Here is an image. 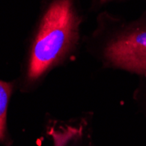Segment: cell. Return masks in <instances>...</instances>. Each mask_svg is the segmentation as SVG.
I'll list each match as a JSON object with an SVG mask.
<instances>
[{"label":"cell","instance_id":"cell-1","mask_svg":"<svg viewBox=\"0 0 146 146\" xmlns=\"http://www.w3.org/2000/svg\"><path fill=\"white\" fill-rule=\"evenodd\" d=\"M78 0H47L33 35L26 78L36 82L78 46L83 17Z\"/></svg>","mask_w":146,"mask_h":146},{"label":"cell","instance_id":"cell-2","mask_svg":"<svg viewBox=\"0 0 146 146\" xmlns=\"http://www.w3.org/2000/svg\"><path fill=\"white\" fill-rule=\"evenodd\" d=\"M102 54L108 65L146 76V11L140 19L125 22L103 14L100 17Z\"/></svg>","mask_w":146,"mask_h":146},{"label":"cell","instance_id":"cell-3","mask_svg":"<svg viewBox=\"0 0 146 146\" xmlns=\"http://www.w3.org/2000/svg\"><path fill=\"white\" fill-rule=\"evenodd\" d=\"M51 136L54 146H83V128L82 126H67L52 129Z\"/></svg>","mask_w":146,"mask_h":146},{"label":"cell","instance_id":"cell-4","mask_svg":"<svg viewBox=\"0 0 146 146\" xmlns=\"http://www.w3.org/2000/svg\"><path fill=\"white\" fill-rule=\"evenodd\" d=\"M13 89V82L0 80V142H5L7 132V110L10 97Z\"/></svg>","mask_w":146,"mask_h":146},{"label":"cell","instance_id":"cell-5","mask_svg":"<svg viewBox=\"0 0 146 146\" xmlns=\"http://www.w3.org/2000/svg\"><path fill=\"white\" fill-rule=\"evenodd\" d=\"M111 1H115V0H93V5H94L96 7H100V6H102L106 4H108L109 2H111Z\"/></svg>","mask_w":146,"mask_h":146}]
</instances>
